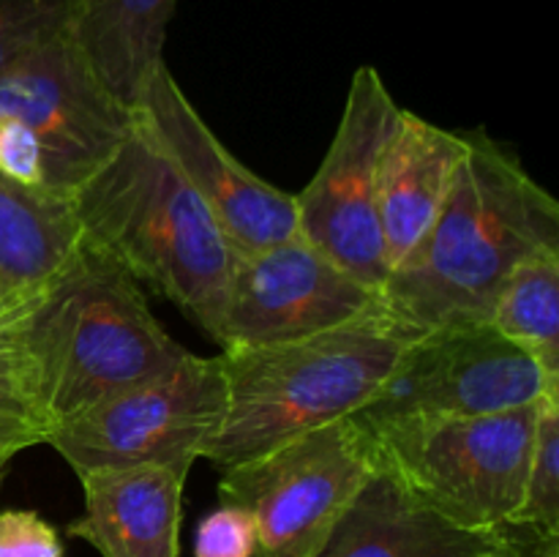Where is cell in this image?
<instances>
[{"label": "cell", "instance_id": "1", "mask_svg": "<svg viewBox=\"0 0 559 557\" xmlns=\"http://www.w3.org/2000/svg\"><path fill=\"white\" fill-rule=\"evenodd\" d=\"M464 134L440 216L380 289L382 309L415 333L489 322L502 282L530 257L559 251L555 197L484 129Z\"/></svg>", "mask_w": 559, "mask_h": 557}, {"label": "cell", "instance_id": "2", "mask_svg": "<svg viewBox=\"0 0 559 557\" xmlns=\"http://www.w3.org/2000/svg\"><path fill=\"white\" fill-rule=\"evenodd\" d=\"M69 202L85 244L218 342L238 251L136 115L118 151Z\"/></svg>", "mask_w": 559, "mask_h": 557}, {"label": "cell", "instance_id": "3", "mask_svg": "<svg viewBox=\"0 0 559 557\" xmlns=\"http://www.w3.org/2000/svg\"><path fill=\"white\" fill-rule=\"evenodd\" d=\"M20 328L49 431L189 355L156 320L142 284L82 238L27 300Z\"/></svg>", "mask_w": 559, "mask_h": 557}, {"label": "cell", "instance_id": "4", "mask_svg": "<svg viewBox=\"0 0 559 557\" xmlns=\"http://www.w3.org/2000/svg\"><path fill=\"white\" fill-rule=\"evenodd\" d=\"M424 333L374 311L333 331L260 347L222 349L227 407L202 459L246 462L278 442L360 413Z\"/></svg>", "mask_w": 559, "mask_h": 557}, {"label": "cell", "instance_id": "5", "mask_svg": "<svg viewBox=\"0 0 559 557\" xmlns=\"http://www.w3.org/2000/svg\"><path fill=\"white\" fill-rule=\"evenodd\" d=\"M540 402L489 415L364 420L377 459L420 502L467 530L506 528L527 481Z\"/></svg>", "mask_w": 559, "mask_h": 557}, {"label": "cell", "instance_id": "6", "mask_svg": "<svg viewBox=\"0 0 559 557\" xmlns=\"http://www.w3.org/2000/svg\"><path fill=\"white\" fill-rule=\"evenodd\" d=\"M222 470V502L257 522L254 557H314L374 475L377 448L369 426L347 415Z\"/></svg>", "mask_w": 559, "mask_h": 557}, {"label": "cell", "instance_id": "7", "mask_svg": "<svg viewBox=\"0 0 559 557\" xmlns=\"http://www.w3.org/2000/svg\"><path fill=\"white\" fill-rule=\"evenodd\" d=\"M224 407L222 355L189 353L175 369L55 426L47 442L74 473L134 464H173L191 473L222 426Z\"/></svg>", "mask_w": 559, "mask_h": 557}, {"label": "cell", "instance_id": "8", "mask_svg": "<svg viewBox=\"0 0 559 557\" xmlns=\"http://www.w3.org/2000/svg\"><path fill=\"white\" fill-rule=\"evenodd\" d=\"M374 66H360L349 82L342 120L320 169L295 194L298 235L328 260L369 287L382 289L391 276L377 213L380 164L399 118Z\"/></svg>", "mask_w": 559, "mask_h": 557}, {"label": "cell", "instance_id": "9", "mask_svg": "<svg viewBox=\"0 0 559 557\" xmlns=\"http://www.w3.org/2000/svg\"><path fill=\"white\" fill-rule=\"evenodd\" d=\"M0 115L14 118L44 156L47 191H74L118 151L134 126L60 27L0 74Z\"/></svg>", "mask_w": 559, "mask_h": 557}, {"label": "cell", "instance_id": "10", "mask_svg": "<svg viewBox=\"0 0 559 557\" xmlns=\"http://www.w3.org/2000/svg\"><path fill=\"white\" fill-rule=\"evenodd\" d=\"M559 396L538 360L491 322L437 328L415 339L360 413L364 420L396 415H489Z\"/></svg>", "mask_w": 559, "mask_h": 557}, {"label": "cell", "instance_id": "11", "mask_svg": "<svg viewBox=\"0 0 559 557\" xmlns=\"http://www.w3.org/2000/svg\"><path fill=\"white\" fill-rule=\"evenodd\" d=\"M380 306L358 282L300 235L235 257L224 304L222 349L260 347L333 331Z\"/></svg>", "mask_w": 559, "mask_h": 557}, {"label": "cell", "instance_id": "12", "mask_svg": "<svg viewBox=\"0 0 559 557\" xmlns=\"http://www.w3.org/2000/svg\"><path fill=\"white\" fill-rule=\"evenodd\" d=\"M134 115L200 194L238 254L298 235L295 194L262 180L224 147L180 91L167 60L153 71Z\"/></svg>", "mask_w": 559, "mask_h": 557}, {"label": "cell", "instance_id": "13", "mask_svg": "<svg viewBox=\"0 0 559 557\" xmlns=\"http://www.w3.org/2000/svg\"><path fill=\"white\" fill-rule=\"evenodd\" d=\"M513 530H467L420 502L377 459L358 491L314 557H506Z\"/></svg>", "mask_w": 559, "mask_h": 557}, {"label": "cell", "instance_id": "14", "mask_svg": "<svg viewBox=\"0 0 559 557\" xmlns=\"http://www.w3.org/2000/svg\"><path fill=\"white\" fill-rule=\"evenodd\" d=\"M85 511L69 535L102 557H178L183 486L189 470L173 464L96 467L76 473Z\"/></svg>", "mask_w": 559, "mask_h": 557}, {"label": "cell", "instance_id": "15", "mask_svg": "<svg viewBox=\"0 0 559 557\" xmlns=\"http://www.w3.org/2000/svg\"><path fill=\"white\" fill-rule=\"evenodd\" d=\"M467 153L464 131L442 129L409 109H399L380 164L377 213L391 271L429 235Z\"/></svg>", "mask_w": 559, "mask_h": 557}, {"label": "cell", "instance_id": "16", "mask_svg": "<svg viewBox=\"0 0 559 557\" xmlns=\"http://www.w3.org/2000/svg\"><path fill=\"white\" fill-rule=\"evenodd\" d=\"M63 33L96 80L136 109L158 63L178 0H60Z\"/></svg>", "mask_w": 559, "mask_h": 557}, {"label": "cell", "instance_id": "17", "mask_svg": "<svg viewBox=\"0 0 559 557\" xmlns=\"http://www.w3.org/2000/svg\"><path fill=\"white\" fill-rule=\"evenodd\" d=\"M80 246L69 200L14 183L0 173V287L31 298Z\"/></svg>", "mask_w": 559, "mask_h": 557}, {"label": "cell", "instance_id": "18", "mask_svg": "<svg viewBox=\"0 0 559 557\" xmlns=\"http://www.w3.org/2000/svg\"><path fill=\"white\" fill-rule=\"evenodd\" d=\"M489 322L559 382V251L530 257L502 282Z\"/></svg>", "mask_w": 559, "mask_h": 557}, {"label": "cell", "instance_id": "19", "mask_svg": "<svg viewBox=\"0 0 559 557\" xmlns=\"http://www.w3.org/2000/svg\"><path fill=\"white\" fill-rule=\"evenodd\" d=\"M22 309L0 317V457L9 462L25 448L47 442L49 437L47 418L33 388L31 360L22 342Z\"/></svg>", "mask_w": 559, "mask_h": 557}, {"label": "cell", "instance_id": "20", "mask_svg": "<svg viewBox=\"0 0 559 557\" xmlns=\"http://www.w3.org/2000/svg\"><path fill=\"white\" fill-rule=\"evenodd\" d=\"M511 528L559 541V396H544L535 424L524 495Z\"/></svg>", "mask_w": 559, "mask_h": 557}, {"label": "cell", "instance_id": "21", "mask_svg": "<svg viewBox=\"0 0 559 557\" xmlns=\"http://www.w3.org/2000/svg\"><path fill=\"white\" fill-rule=\"evenodd\" d=\"M60 27V0H0V74Z\"/></svg>", "mask_w": 559, "mask_h": 557}, {"label": "cell", "instance_id": "22", "mask_svg": "<svg viewBox=\"0 0 559 557\" xmlns=\"http://www.w3.org/2000/svg\"><path fill=\"white\" fill-rule=\"evenodd\" d=\"M257 522L243 506L222 502L197 524L194 557H254Z\"/></svg>", "mask_w": 559, "mask_h": 557}, {"label": "cell", "instance_id": "23", "mask_svg": "<svg viewBox=\"0 0 559 557\" xmlns=\"http://www.w3.org/2000/svg\"><path fill=\"white\" fill-rule=\"evenodd\" d=\"M0 557H66L58 530L25 508L0 511Z\"/></svg>", "mask_w": 559, "mask_h": 557}, {"label": "cell", "instance_id": "24", "mask_svg": "<svg viewBox=\"0 0 559 557\" xmlns=\"http://www.w3.org/2000/svg\"><path fill=\"white\" fill-rule=\"evenodd\" d=\"M511 528V524H508ZM513 530V546L506 557H559V541H546L524 530Z\"/></svg>", "mask_w": 559, "mask_h": 557}, {"label": "cell", "instance_id": "25", "mask_svg": "<svg viewBox=\"0 0 559 557\" xmlns=\"http://www.w3.org/2000/svg\"><path fill=\"white\" fill-rule=\"evenodd\" d=\"M31 298H33V295H31ZM31 298H22V295H14V293H9V289L0 287V317L14 315V311L22 309V306H25Z\"/></svg>", "mask_w": 559, "mask_h": 557}, {"label": "cell", "instance_id": "26", "mask_svg": "<svg viewBox=\"0 0 559 557\" xmlns=\"http://www.w3.org/2000/svg\"><path fill=\"white\" fill-rule=\"evenodd\" d=\"M5 464H9V459L0 457V481H3V473H5Z\"/></svg>", "mask_w": 559, "mask_h": 557}]
</instances>
